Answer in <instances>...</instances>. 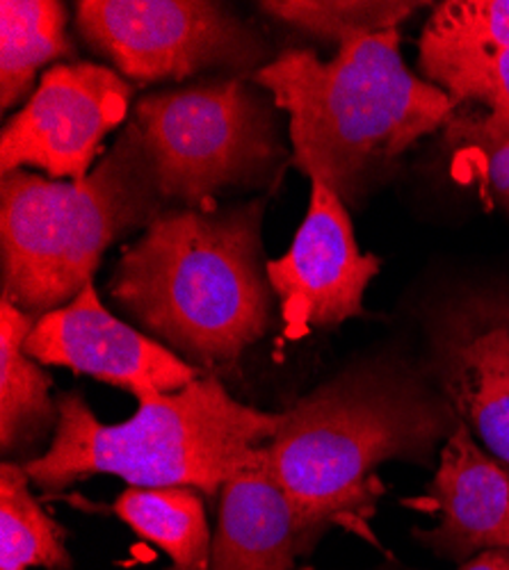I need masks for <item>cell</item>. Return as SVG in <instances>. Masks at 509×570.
Listing matches in <instances>:
<instances>
[{
  "mask_svg": "<svg viewBox=\"0 0 509 570\" xmlns=\"http://www.w3.org/2000/svg\"><path fill=\"white\" fill-rule=\"evenodd\" d=\"M254 82L288 115L293 163L343 204L457 110L441 87L407 69L398 30L354 37L327 62L288 49Z\"/></svg>",
  "mask_w": 509,
  "mask_h": 570,
  "instance_id": "obj_3",
  "label": "cell"
},
{
  "mask_svg": "<svg viewBox=\"0 0 509 570\" xmlns=\"http://www.w3.org/2000/svg\"><path fill=\"white\" fill-rule=\"evenodd\" d=\"M58 409L51 445L23 463L46 493L115 474L130 487H188L215 500L284 422V411L267 413L231 397L213 374L176 393L137 400L135 415L117 424L101 422L78 393H62Z\"/></svg>",
  "mask_w": 509,
  "mask_h": 570,
  "instance_id": "obj_4",
  "label": "cell"
},
{
  "mask_svg": "<svg viewBox=\"0 0 509 570\" xmlns=\"http://www.w3.org/2000/svg\"><path fill=\"white\" fill-rule=\"evenodd\" d=\"M263 204L163 210L121 252L110 297L195 367L228 365L272 324Z\"/></svg>",
  "mask_w": 509,
  "mask_h": 570,
  "instance_id": "obj_1",
  "label": "cell"
},
{
  "mask_svg": "<svg viewBox=\"0 0 509 570\" xmlns=\"http://www.w3.org/2000/svg\"><path fill=\"white\" fill-rule=\"evenodd\" d=\"M39 317L0 299V445L3 454H23L60 422L53 379L23 350Z\"/></svg>",
  "mask_w": 509,
  "mask_h": 570,
  "instance_id": "obj_13",
  "label": "cell"
},
{
  "mask_svg": "<svg viewBox=\"0 0 509 570\" xmlns=\"http://www.w3.org/2000/svg\"><path fill=\"white\" fill-rule=\"evenodd\" d=\"M459 420L411 372L361 365L284 411L265 456L276 482L315 522L370 539L368 522L386 491L380 465L428 463Z\"/></svg>",
  "mask_w": 509,
  "mask_h": 570,
  "instance_id": "obj_2",
  "label": "cell"
},
{
  "mask_svg": "<svg viewBox=\"0 0 509 570\" xmlns=\"http://www.w3.org/2000/svg\"><path fill=\"white\" fill-rule=\"evenodd\" d=\"M261 8L291 26H297L315 37L345 43L354 37L398 30L400 23L415 10V3H389V0H270Z\"/></svg>",
  "mask_w": 509,
  "mask_h": 570,
  "instance_id": "obj_18",
  "label": "cell"
},
{
  "mask_svg": "<svg viewBox=\"0 0 509 570\" xmlns=\"http://www.w3.org/2000/svg\"><path fill=\"white\" fill-rule=\"evenodd\" d=\"M327 530L276 482L263 445L219 491L208 570H295Z\"/></svg>",
  "mask_w": 509,
  "mask_h": 570,
  "instance_id": "obj_11",
  "label": "cell"
},
{
  "mask_svg": "<svg viewBox=\"0 0 509 570\" xmlns=\"http://www.w3.org/2000/svg\"><path fill=\"white\" fill-rule=\"evenodd\" d=\"M300 570H315V568H311V566H309V568H300Z\"/></svg>",
  "mask_w": 509,
  "mask_h": 570,
  "instance_id": "obj_24",
  "label": "cell"
},
{
  "mask_svg": "<svg viewBox=\"0 0 509 570\" xmlns=\"http://www.w3.org/2000/svg\"><path fill=\"white\" fill-rule=\"evenodd\" d=\"M21 463L0 465V570H71L67 530L43 511Z\"/></svg>",
  "mask_w": 509,
  "mask_h": 570,
  "instance_id": "obj_16",
  "label": "cell"
},
{
  "mask_svg": "<svg viewBox=\"0 0 509 570\" xmlns=\"http://www.w3.org/2000/svg\"><path fill=\"white\" fill-rule=\"evenodd\" d=\"M423 49L507 51L509 0H450L437 8L421 35Z\"/></svg>",
  "mask_w": 509,
  "mask_h": 570,
  "instance_id": "obj_19",
  "label": "cell"
},
{
  "mask_svg": "<svg viewBox=\"0 0 509 570\" xmlns=\"http://www.w3.org/2000/svg\"><path fill=\"white\" fill-rule=\"evenodd\" d=\"M167 206L133 124L82 180L12 171L0 183L3 299L41 317L74 302L106 249Z\"/></svg>",
  "mask_w": 509,
  "mask_h": 570,
  "instance_id": "obj_5",
  "label": "cell"
},
{
  "mask_svg": "<svg viewBox=\"0 0 509 570\" xmlns=\"http://www.w3.org/2000/svg\"><path fill=\"white\" fill-rule=\"evenodd\" d=\"M428 500L441 522L413 537L437 554L469 561L487 550H509V470L476 445L464 420L446 439Z\"/></svg>",
  "mask_w": 509,
  "mask_h": 570,
  "instance_id": "obj_12",
  "label": "cell"
},
{
  "mask_svg": "<svg viewBox=\"0 0 509 570\" xmlns=\"http://www.w3.org/2000/svg\"><path fill=\"white\" fill-rule=\"evenodd\" d=\"M128 124L165 206L213 208L222 189L265 178L284 156L270 106L243 78L149 94Z\"/></svg>",
  "mask_w": 509,
  "mask_h": 570,
  "instance_id": "obj_6",
  "label": "cell"
},
{
  "mask_svg": "<svg viewBox=\"0 0 509 570\" xmlns=\"http://www.w3.org/2000/svg\"><path fill=\"white\" fill-rule=\"evenodd\" d=\"M80 35L137 85L185 80L213 67H247L261 39L206 0H82Z\"/></svg>",
  "mask_w": 509,
  "mask_h": 570,
  "instance_id": "obj_7",
  "label": "cell"
},
{
  "mask_svg": "<svg viewBox=\"0 0 509 570\" xmlns=\"http://www.w3.org/2000/svg\"><path fill=\"white\" fill-rule=\"evenodd\" d=\"M425 80L441 87L452 104L482 106V112L509 126V49L507 51H443L419 46Z\"/></svg>",
  "mask_w": 509,
  "mask_h": 570,
  "instance_id": "obj_17",
  "label": "cell"
},
{
  "mask_svg": "<svg viewBox=\"0 0 509 570\" xmlns=\"http://www.w3.org/2000/svg\"><path fill=\"white\" fill-rule=\"evenodd\" d=\"M459 570H509V550H487L461 563Z\"/></svg>",
  "mask_w": 509,
  "mask_h": 570,
  "instance_id": "obj_23",
  "label": "cell"
},
{
  "mask_svg": "<svg viewBox=\"0 0 509 570\" xmlns=\"http://www.w3.org/2000/svg\"><path fill=\"white\" fill-rule=\"evenodd\" d=\"M112 511L143 541L160 548L172 570H208L213 537L206 504L199 491L188 487L126 489Z\"/></svg>",
  "mask_w": 509,
  "mask_h": 570,
  "instance_id": "obj_14",
  "label": "cell"
},
{
  "mask_svg": "<svg viewBox=\"0 0 509 570\" xmlns=\"http://www.w3.org/2000/svg\"><path fill=\"white\" fill-rule=\"evenodd\" d=\"M459 356L498 372L509 382V331L507 328L487 331V334L478 336L467 347H461Z\"/></svg>",
  "mask_w": 509,
  "mask_h": 570,
  "instance_id": "obj_22",
  "label": "cell"
},
{
  "mask_svg": "<svg viewBox=\"0 0 509 570\" xmlns=\"http://www.w3.org/2000/svg\"><path fill=\"white\" fill-rule=\"evenodd\" d=\"M23 350L41 365L95 376L137 400L176 393L202 376L199 367L160 341L115 317L101 304L95 283L85 285L67 306L41 315Z\"/></svg>",
  "mask_w": 509,
  "mask_h": 570,
  "instance_id": "obj_10",
  "label": "cell"
},
{
  "mask_svg": "<svg viewBox=\"0 0 509 570\" xmlns=\"http://www.w3.org/2000/svg\"><path fill=\"white\" fill-rule=\"evenodd\" d=\"M133 85L91 62L46 69L26 108L0 137L3 176L32 167L53 180H82L104 154V139L128 115Z\"/></svg>",
  "mask_w": 509,
  "mask_h": 570,
  "instance_id": "obj_8",
  "label": "cell"
},
{
  "mask_svg": "<svg viewBox=\"0 0 509 570\" xmlns=\"http://www.w3.org/2000/svg\"><path fill=\"white\" fill-rule=\"evenodd\" d=\"M457 160L471 167L489 195L509 210V126L491 121L484 112H457L446 126Z\"/></svg>",
  "mask_w": 509,
  "mask_h": 570,
  "instance_id": "obj_20",
  "label": "cell"
},
{
  "mask_svg": "<svg viewBox=\"0 0 509 570\" xmlns=\"http://www.w3.org/2000/svg\"><path fill=\"white\" fill-rule=\"evenodd\" d=\"M450 395L464 411L489 450L509 465V382L498 372L459 356Z\"/></svg>",
  "mask_w": 509,
  "mask_h": 570,
  "instance_id": "obj_21",
  "label": "cell"
},
{
  "mask_svg": "<svg viewBox=\"0 0 509 570\" xmlns=\"http://www.w3.org/2000/svg\"><path fill=\"white\" fill-rule=\"evenodd\" d=\"M380 267L378 256L356 247L343 199L330 185L311 180L309 210L291 249L267 261L286 336L300 338L309 328L336 326L363 315L365 288Z\"/></svg>",
  "mask_w": 509,
  "mask_h": 570,
  "instance_id": "obj_9",
  "label": "cell"
},
{
  "mask_svg": "<svg viewBox=\"0 0 509 570\" xmlns=\"http://www.w3.org/2000/svg\"><path fill=\"white\" fill-rule=\"evenodd\" d=\"M67 10L58 0H3L0 3V106L10 110L28 94L37 71L71 56Z\"/></svg>",
  "mask_w": 509,
  "mask_h": 570,
  "instance_id": "obj_15",
  "label": "cell"
}]
</instances>
